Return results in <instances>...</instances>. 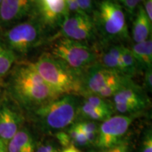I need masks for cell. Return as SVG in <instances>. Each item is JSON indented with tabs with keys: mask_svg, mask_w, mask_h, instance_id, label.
<instances>
[{
	"mask_svg": "<svg viewBox=\"0 0 152 152\" xmlns=\"http://www.w3.org/2000/svg\"><path fill=\"white\" fill-rule=\"evenodd\" d=\"M9 90L14 99L29 112L61 96L44 80L32 63L17 65L9 77Z\"/></svg>",
	"mask_w": 152,
	"mask_h": 152,
	"instance_id": "cell-1",
	"label": "cell"
},
{
	"mask_svg": "<svg viewBox=\"0 0 152 152\" xmlns=\"http://www.w3.org/2000/svg\"><path fill=\"white\" fill-rule=\"evenodd\" d=\"M80 99L75 94H64L30 112L37 128L45 134H56L69 128L77 118Z\"/></svg>",
	"mask_w": 152,
	"mask_h": 152,
	"instance_id": "cell-2",
	"label": "cell"
},
{
	"mask_svg": "<svg viewBox=\"0 0 152 152\" xmlns=\"http://www.w3.org/2000/svg\"><path fill=\"white\" fill-rule=\"evenodd\" d=\"M32 65L58 94H79L82 74L72 69L61 60L49 52H43Z\"/></svg>",
	"mask_w": 152,
	"mask_h": 152,
	"instance_id": "cell-3",
	"label": "cell"
},
{
	"mask_svg": "<svg viewBox=\"0 0 152 152\" xmlns=\"http://www.w3.org/2000/svg\"><path fill=\"white\" fill-rule=\"evenodd\" d=\"M102 46L129 39L124 10L115 0H103L92 15Z\"/></svg>",
	"mask_w": 152,
	"mask_h": 152,
	"instance_id": "cell-4",
	"label": "cell"
},
{
	"mask_svg": "<svg viewBox=\"0 0 152 152\" xmlns=\"http://www.w3.org/2000/svg\"><path fill=\"white\" fill-rule=\"evenodd\" d=\"M47 32L40 20L33 16L9 28L1 40L16 55H26L45 42Z\"/></svg>",
	"mask_w": 152,
	"mask_h": 152,
	"instance_id": "cell-5",
	"label": "cell"
},
{
	"mask_svg": "<svg viewBox=\"0 0 152 152\" xmlns=\"http://www.w3.org/2000/svg\"><path fill=\"white\" fill-rule=\"evenodd\" d=\"M52 42L47 52L79 73L82 74L97 62L98 47L64 37L56 38Z\"/></svg>",
	"mask_w": 152,
	"mask_h": 152,
	"instance_id": "cell-6",
	"label": "cell"
},
{
	"mask_svg": "<svg viewBox=\"0 0 152 152\" xmlns=\"http://www.w3.org/2000/svg\"><path fill=\"white\" fill-rule=\"evenodd\" d=\"M134 115H112L99 124L94 145L98 149L115 147L125 140Z\"/></svg>",
	"mask_w": 152,
	"mask_h": 152,
	"instance_id": "cell-7",
	"label": "cell"
},
{
	"mask_svg": "<svg viewBox=\"0 0 152 152\" xmlns=\"http://www.w3.org/2000/svg\"><path fill=\"white\" fill-rule=\"evenodd\" d=\"M58 37L87 44L96 40L98 35L92 16L87 14H69L51 41Z\"/></svg>",
	"mask_w": 152,
	"mask_h": 152,
	"instance_id": "cell-8",
	"label": "cell"
},
{
	"mask_svg": "<svg viewBox=\"0 0 152 152\" xmlns=\"http://www.w3.org/2000/svg\"><path fill=\"white\" fill-rule=\"evenodd\" d=\"M112 98L114 110L121 115H134L145 109L149 103L142 89L131 80Z\"/></svg>",
	"mask_w": 152,
	"mask_h": 152,
	"instance_id": "cell-9",
	"label": "cell"
},
{
	"mask_svg": "<svg viewBox=\"0 0 152 152\" xmlns=\"http://www.w3.org/2000/svg\"><path fill=\"white\" fill-rule=\"evenodd\" d=\"M35 15L47 30L59 29L69 16L65 0H33Z\"/></svg>",
	"mask_w": 152,
	"mask_h": 152,
	"instance_id": "cell-10",
	"label": "cell"
},
{
	"mask_svg": "<svg viewBox=\"0 0 152 152\" xmlns=\"http://www.w3.org/2000/svg\"><path fill=\"white\" fill-rule=\"evenodd\" d=\"M33 16V0H1L0 27L9 28Z\"/></svg>",
	"mask_w": 152,
	"mask_h": 152,
	"instance_id": "cell-11",
	"label": "cell"
},
{
	"mask_svg": "<svg viewBox=\"0 0 152 152\" xmlns=\"http://www.w3.org/2000/svg\"><path fill=\"white\" fill-rule=\"evenodd\" d=\"M116 73L103 67L97 62L95 63L82 73L79 94L83 96L96 95L110 77Z\"/></svg>",
	"mask_w": 152,
	"mask_h": 152,
	"instance_id": "cell-12",
	"label": "cell"
},
{
	"mask_svg": "<svg viewBox=\"0 0 152 152\" xmlns=\"http://www.w3.org/2000/svg\"><path fill=\"white\" fill-rule=\"evenodd\" d=\"M23 117L7 104L0 105V140L7 144L22 127Z\"/></svg>",
	"mask_w": 152,
	"mask_h": 152,
	"instance_id": "cell-13",
	"label": "cell"
},
{
	"mask_svg": "<svg viewBox=\"0 0 152 152\" xmlns=\"http://www.w3.org/2000/svg\"><path fill=\"white\" fill-rule=\"evenodd\" d=\"M152 23L149 21L142 5L138 7L133 20L132 38L134 43H140L151 37Z\"/></svg>",
	"mask_w": 152,
	"mask_h": 152,
	"instance_id": "cell-14",
	"label": "cell"
},
{
	"mask_svg": "<svg viewBox=\"0 0 152 152\" xmlns=\"http://www.w3.org/2000/svg\"><path fill=\"white\" fill-rule=\"evenodd\" d=\"M36 144L30 130L21 127L7 144V152H35Z\"/></svg>",
	"mask_w": 152,
	"mask_h": 152,
	"instance_id": "cell-15",
	"label": "cell"
},
{
	"mask_svg": "<svg viewBox=\"0 0 152 152\" xmlns=\"http://www.w3.org/2000/svg\"><path fill=\"white\" fill-rule=\"evenodd\" d=\"M130 50L136 60L140 71H146L152 68V39L140 43H134L130 47Z\"/></svg>",
	"mask_w": 152,
	"mask_h": 152,
	"instance_id": "cell-16",
	"label": "cell"
},
{
	"mask_svg": "<svg viewBox=\"0 0 152 152\" xmlns=\"http://www.w3.org/2000/svg\"><path fill=\"white\" fill-rule=\"evenodd\" d=\"M113 114V111H108L90 105L84 99L80 100L78 107L77 118L80 120H88L95 122H103L109 118Z\"/></svg>",
	"mask_w": 152,
	"mask_h": 152,
	"instance_id": "cell-17",
	"label": "cell"
},
{
	"mask_svg": "<svg viewBox=\"0 0 152 152\" xmlns=\"http://www.w3.org/2000/svg\"><path fill=\"white\" fill-rule=\"evenodd\" d=\"M16 59V55L0 39V78L7 75Z\"/></svg>",
	"mask_w": 152,
	"mask_h": 152,
	"instance_id": "cell-18",
	"label": "cell"
},
{
	"mask_svg": "<svg viewBox=\"0 0 152 152\" xmlns=\"http://www.w3.org/2000/svg\"><path fill=\"white\" fill-rule=\"evenodd\" d=\"M120 58L124 67L125 75L128 77H132V75L140 71L136 60L134 59L130 49L128 47H124Z\"/></svg>",
	"mask_w": 152,
	"mask_h": 152,
	"instance_id": "cell-19",
	"label": "cell"
},
{
	"mask_svg": "<svg viewBox=\"0 0 152 152\" xmlns=\"http://www.w3.org/2000/svg\"><path fill=\"white\" fill-rule=\"evenodd\" d=\"M83 99L90 105L99 109L114 111L113 104H111L107 99L102 98L97 95H88L83 96Z\"/></svg>",
	"mask_w": 152,
	"mask_h": 152,
	"instance_id": "cell-20",
	"label": "cell"
},
{
	"mask_svg": "<svg viewBox=\"0 0 152 152\" xmlns=\"http://www.w3.org/2000/svg\"><path fill=\"white\" fill-rule=\"evenodd\" d=\"M74 125L85 134H97L99 127V124H98L97 122L88 120H79L76 123H74Z\"/></svg>",
	"mask_w": 152,
	"mask_h": 152,
	"instance_id": "cell-21",
	"label": "cell"
},
{
	"mask_svg": "<svg viewBox=\"0 0 152 152\" xmlns=\"http://www.w3.org/2000/svg\"><path fill=\"white\" fill-rule=\"evenodd\" d=\"M123 9L128 12L130 17H134L138 7L141 5L143 0H115Z\"/></svg>",
	"mask_w": 152,
	"mask_h": 152,
	"instance_id": "cell-22",
	"label": "cell"
},
{
	"mask_svg": "<svg viewBox=\"0 0 152 152\" xmlns=\"http://www.w3.org/2000/svg\"><path fill=\"white\" fill-rule=\"evenodd\" d=\"M139 151L140 152H152V132L151 128H148L144 132Z\"/></svg>",
	"mask_w": 152,
	"mask_h": 152,
	"instance_id": "cell-23",
	"label": "cell"
},
{
	"mask_svg": "<svg viewBox=\"0 0 152 152\" xmlns=\"http://www.w3.org/2000/svg\"><path fill=\"white\" fill-rule=\"evenodd\" d=\"M77 2L80 9L85 14L89 15L90 16H92L96 7H97L96 0H77Z\"/></svg>",
	"mask_w": 152,
	"mask_h": 152,
	"instance_id": "cell-24",
	"label": "cell"
},
{
	"mask_svg": "<svg viewBox=\"0 0 152 152\" xmlns=\"http://www.w3.org/2000/svg\"><path fill=\"white\" fill-rule=\"evenodd\" d=\"M35 152H61L57 144L52 141H46L36 145Z\"/></svg>",
	"mask_w": 152,
	"mask_h": 152,
	"instance_id": "cell-25",
	"label": "cell"
},
{
	"mask_svg": "<svg viewBox=\"0 0 152 152\" xmlns=\"http://www.w3.org/2000/svg\"><path fill=\"white\" fill-rule=\"evenodd\" d=\"M96 152H131V148L128 142L125 140L115 147L105 149H98Z\"/></svg>",
	"mask_w": 152,
	"mask_h": 152,
	"instance_id": "cell-26",
	"label": "cell"
},
{
	"mask_svg": "<svg viewBox=\"0 0 152 152\" xmlns=\"http://www.w3.org/2000/svg\"><path fill=\"white\" fill-rule=\"evenodd\" d=\"M54 134L57 141L58 142V143H59L62 147L66 148L72 144L71 138H70V136L68 135V132H66V131H59V132H56V134Z\"/></svg>",
	"mask_w": 152,
	"mask_h": 152,
	"instance_id": "cell-27",
	"label": "cell"
},
{
	"mask_svg": "<svg viewBox=\"0 0 152 152\" xmlns=\"http://www.w3.org/2000/svg\"><path fill=\"white\" fill-rule=\"evenodd\" d=\"M70 14H86L80 9L77 0H65Z\"/></svg>",
	"mask_w": 152,
	"mask_h": 152,
	"instance_id": "cell-28",
	"label": "cell"
},
{
	"mask_svg": "<svg viewBox=\"0 0 152 152\" xmlns=\"http://www.w3.org/2000/svg\"><path fill=\"white\" fill-rule=\"evenodd\" d=\"M144 85L147 92H151L152 90V68L144 71Z\"/></svg>",
	"mask_w": 152,
	"mask_h": 152,
	"instance_id": "cell-29",
	"label": "cell"
},
{
	"mask_svg": "<svg viewBox=\"0 0 152 152\" xmlns=\"http://www.w3.org/2000/svg\"><path fill=\"white\" fill-rule=\"evenodd\" d=\"M142 3H143L142 7L145 11V14L149 18V21L152 23V0H143Z\"/></svg>",
	"mask_w": 152,
	"mask_h": 152,
	"instance_id": "cell-30",
	"label": "cell"
},
{
	"mask_svg": "<svg viewBox=\"0 0 152 152\" xmlns=\"http://www.w3.org/2000/svg\"><path fill=\"white\" fill-rule=\"evenodd\" d=\"M61 152H80V151L73 144H71V145L66 147Z\"/></svg>",
	"mask_w": 152,
	"mask_h": 152,
	"instance_id": "cell-31",
	"label": "cell"
},
{
	"mask_svg": "<svg viewBox=\"0 0 152 152\" xmlns=\"http://www.w3.org/2000/svg\"><path fill=\"white\" fill-rule=\"evenodd\" d=\"M1 140H0V142H1Z\"/></svg>",
	"mask_w": 152,
	"mask_h": 152,
	"instance_id": "cell-32",
	"label": "cell"
}]
</instances>
